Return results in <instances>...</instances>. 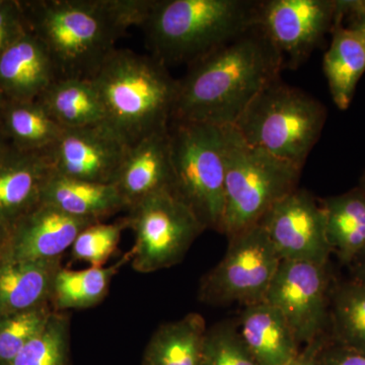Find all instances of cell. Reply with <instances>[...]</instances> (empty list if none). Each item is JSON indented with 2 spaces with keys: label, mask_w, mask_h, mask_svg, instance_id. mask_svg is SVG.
<instances>
[{
  "label": "cell",
  "mask_w": 365,
  "mask_h": 365,
  "mask_svg": "<svg viewBox=\"0 0 365 365\" xmlns=\"http://www.w3.org/2000/svg\"><path fill=\"white\" fill-rule=\"evenodd\" d=\"M284 68L280 53L257 26L189 64L178 79L172 121L232 126Z\"/></svg>",
  "instance_id": "6da1fadb"
},
{
  "label": "cell",
  "mask_w": 365,
  "mask_h": 365,
  "mask_svg": "<svg viewBox=\"0 0 365 365\" xmlns=\"http://www.w3.org/2000/svg\"><path fill=\"white\" fill-rule=\"evenodd\" d=\"M155 0L21 2L28 31L44 44L60 78L91 79L130 26L143 28Z\"/></svg>",
  "instance_id": "7a4b0ae2"
},
{
  "label": "cell",
  "mask_w": 365,
  "mask_h": 365,
  "mask_svg": "<svg viewBox=\"0 0 365 365\" xmlns=\"http://www.w3.org/2000/svg\"><path fill=\"white\" fill-rule=\"evenodd\" d=\"M106 123L132 146L170 126L178 79L155 56L115 49L93 78Z\"/></svg>",
  "instance_id": "3957f363"
},
{
  "label": "cell",
  "mask_w": 365,
  "mask_h": 365,
  "mask_svg": "<svg viewBox=\"0 0 365 365\" xmlns=\"http://www.w3.org/2000/svg\"><path fill=\"white\" fill-rule=\"evenodd\" d=\"M260 1L155 0L143 29L165 66L192 63L258 26Z\"/></svg>",
  "instance_id": "277c9868"
},
{
  "label": "cell",
  "mask_w": 365,
  "mask_h": 365,
  "mask_svg": "<svg viewBox=\"0 0 365 365\" xmlns=\"http://www.w3.org/2000/svg\"><path fill=\"white\" fill-rule=\"evenodd\" d=\"M326 121L325 106L279 78L254 98L232 127L251 145L302 169Z\"/></svg>",
  "instance_id": "5b68a950"
},
{
  "label": "cell",
  "mask_w": 365,
  "mask_h": 365,
  "mask_svg": "<svg viewBox=\"0 0 365 365\" xmlns=\"http://www.w3.org/2000/svg\"><path fill=\"white\" fill-rule=\"evenodd\" d=\"M225 128V218L227 237L261 222L297 189L302 169L255 148L232 126Z\"/></svg>",
  "instance_id": "8992f818"
},
{
  "label": "cell",
  "mask_w": 365,
  "mask_h": 365,
  "mask_svg": "<svg viewBox=\"0 0 365 365\" xmlns=\"http://www.w3.org/2000/svg\"><path fill=\"white\" fill-rule=\"evenodd\" d=\"M172 189L206 230L222 232L225 218V128L170 121Z\"/></svg>",
  "instance_id": "52a82bcc"
},
{
  "label": "cell",
  "mask_w": 365,
  "mask_h": 365,
  "mask_svg": "<svg viewBox=\"0 0 365 365\" xmlns=\"http://www.w3.org/2000/svg\"><path fill=\"white\" fill-rule=\"evenodd\" d=\"M126 216L135 242L131 266L153 273L177 265L205 227L172 188L146 196L128 208Z\"/></svg>",
  "instance_id": "ba28073f"
},
{
  "label": "cell",
  "mask_w": 365,
  "mask_h": 365,
  "mask_svg": "<svg viewBox=\"0 0 365 365\" xmlns=\"http://www.w3.org/2000/svg\"><path fill=\"white\" fill-rule=\"evenodd\" d=\"M228 241L222 260L201 280L199 299L211 306L263 302L282 261L267 232L259 222Z\"/></svg>",
  "instance_id": "9c48e42d"
},
{
  "label": "cell",
  "mask_w": 365,
  "mask_h": 365,
  "mask_svg": "<svg viewBox=\"0 0 365 365\" xmlns=\"http://www.w3.org/2000/svg\"><path fill=\"white\" fill-rule=\"evenodd\" d=\"M331 287L328 265L282 260L264 302L282 314L304 346L328 334Z\"/></svg>",
  "instance_id": "30bf717a"
},
{
  "label": "cell",
  "mask_w": 365,
  "mask_h": 365,
  "mask_svg": "<svg viewBox=\"0 0 365 365\" xmlns=\"http://www.w3.org/2000/svg\"><path fill=\"white\" fill-rule=\"evenodd\" d=\"M336 21V0H267L259 6L258 26L289 68L309 58Z\"/></svg>",
  "instance_id": "8fae6325"
},
{
  "label": "cell",
  "mask_w": 365,
  "mask_h": 365,
  "mask_svg": "<svg viewBox=\"0 0 365 365\" xmlns=\"http://www.w3.org/2000/svg\"><path fill=\"white\" fill-rule=\"evenodd\" d=\"M281 260L328 265L331 252L326 216L321 200L309 191L295 189L262 218Z\"/></svg>",
  "instance_id": "7c38bea8"
},
{
  "label": "cell",
  "mask_w": 365,
  "mask_h": 365,
  "mask_svg": "<svg viewBox=\"0 0 365 365\" xmlns=\"http://www.w3.org/2000/svg\"><path fill=\"white\" fill-rule=\"evenodd\" d=\"M131 146L106 122L66 129L48 150L52 170L81 181L115 184Z\"/></svg>",
  "instance_id": "4fadbf2b"
},
{
  "label": "cell",
  "mask_w": 365,
  "mask_h": 365,
  "mask_svg": "<svg viewBox=\"0 0 365 365\" xmlns=\"http://www.w3.org/2000/svg\"><path fill=\"white\" fill-rule=\"evenodd\" d=\"M97 222H100L76 217L42 202L14 223L0 256L14 260L60 258L71 248L81 230Z\"/></svg>",
  "instance_id": "5bb4252c"
},
{
  "label": "cell",
  "mask_w": 365,
  "mask_h": 365,
  "mask_svg": "<svg viewBox=\"0 0 365 365\" xmlns=\"http://www.w3.org/2000/svg\"><path fill=\"white\" fill-rule=\"evenodd\" d=\"M53 174L48 151L26 153L11 144L0 151V218L14 223L42 203Z\"/></svg>",
  "instance_id": "9a60e30c"
},
{
  "label": "cell",
  "mask_w": 365,
  "mask_h": 365,
  "mask_svg": "<svg viewBox=\"0 0 365 365\" xmlns=\"http://www.w3.org/2000/svg\"><path fill=\"white\" fill-rule=\"evenodd\" d=\"M58 79L49 52L30 31L0 55V91L6 102H35Z\"/></svg>",
  "instance_id": "2e32d148"
},
{
  "label": "cell",
  "mask_w": 365,
  "mask_h": 365,
  "mask_svg": "<svg viewBox=\"0 0 365 365\" xmlns=\"http://www.w3.org/2000/svg\"><path fill=\"white\" fill-rule=\"evenodd\" d=\"M169 127L132 145L125 158L115 185L128 208L160 190L172 188Z\"/></svg>",
  "instance_id": "e0dca14e"
},
{
  "label": "cell",
  "mask_w": 365,
  "mask_h": 365,
  "mask_svg": "<svg viewBox=\"0 0 365 365\" xmlns=\"http://www.w3.org/2000/svg\"><path fill=\"white\" fill-rule=\"evenodd\" d=\"M62 257L49 260H14L0 256V317L51 304Z\"/></svg>",
  "instance_id": "ac0fdd59"
},
{
  "label": "cell",
  "mask_w": 365,
  "mask_h": 365,
  "mask_svg": "<svg viewBox=\"0 0 365 365\" xmlns=\"http://www.w3.org/2000/svg\"><path fill=\"white\" fill-rule=\"evenodd\" d=\"M237 328L260 365H287L302 350L287 319L267 302L245 307Z\"/></svg>",
  "instance_id": "d6986e66"
},
{
  "label": "cell",
  "mask_w": 365,
  "mask_h": 365,
  "mask_svg": "<svg viewBox=\"0 0 365 365\" xmlns=\"http://www.w3.org/2000/svg\"><path fill=\"white\" fill-rule=\"evenodd\" d=\"M42 202L55 206L67 215L93 222H103L128 209L115 184L81 181L54 173L46 182Z\"/></svg>",
  "instance_id": "ffe728a7"
},
{
  "label": "cell",
  "mask_w": 365,
  "mask_h": 365,
  "mask_svg": "<svg viewBox=\"0 0 365 365\" xmlns=\"http://www.w3.org/2000/svg\"><path fill=\"white\" fill-rule=\"evenodd\" d=\"M323 68L334 104L345 111L351 105L365 72V42L352 29L343 26L342 21L334 26Z\"/></svg>",
  "instance_id": "44dd1931"
},
{
  "label": "cell",
  "mask_w": 365,
  "mask_h": 365,
  "mask_svg": "<svg viewBox=\"0 0 365 365\" xmlns=\"http://www.w3.org/2000/svg\"><path fill=\"white\" fill-rule=\"evenodd\" d=\"M321 202L331 252L349 266L365 250V194L355 187Z\"/></svg>",
  "instance_id": "7402d4cb"
},
{
  "label": "cell",
  "mask_w": 365,
  "mask_h": 365,
  "mask_svg": "<svg viewBox=\"0 0 365 365\" xmlns=\"http://www.w3.org/2000/svg\"><path fill=\"white\" fill-rule=\"evenodd\" d=\"M206 331L197 313L163 324L146 346L143 365H200Z\"/></svg>",
  "instance_id": "603a6c76"
},
{
  "label": "cell",
  "mask_w": 365,
  "mask_h": 365,
  "mask_svg": "<svg viewBox=\"0 0 365 365\" xmlns=\"http://www.w3.org/2000/svg\"><path fill=\"white\" fill-rule=\"evenodd\" d=\"M0 120L9 144L26 153L49 150L66 131L39 101L6 102L0 108Z\"/></svg>",
  "instance_id": "cb8c5ba5"
},
{
  "label": "cell",
  "mask_w": 365,
  "mask_h": 365,
  "mask_svg": "<svg viewBox=\"0 0 365 365\" xmlns=\"http://www.w3.org/2000/svg\"><path fill=\"white\" fill-rule=\"evenodd\" d=\"M38 101L66 129L106 121L102 100L91 79L60 78Z\"/></svg>",
  "instance_id": "d4e9b609"
},
{
  "label": "cell",
  "mask_w": 365,
  "mask_h": 365,
  "mask_svg": "<svg viewBox=\"0 0 365 365\" xmlns=\"http://www.w3.org/2000/svg\"><path fill=\"white\" fill-rule=\"evenodd\" d=\"M131 251L109 267L69 270L62 267L53 287L51 306L55 312L86 309L97 307L107 297L113 278L131 262Z\"/></svg>",
  "instance_id": "484cf974"
},
{
  "label": "cell",
  "mask_w": 365,
  "mask_h": 365,
  "mask_svg": "<svg viewBox=\"0 0 365 365\" xmlns=\"http://www.w3.org/2000/svg\"><path fill=\"white\" fill-rule=\"evenodd\" d=\"M328 334L334 342L365 354V282L349 279L331 287Z\"/></svg>",
  "instance_id": "4316f807"
},
{
  "label": "cell",
  "mask_w": 365,
  "mask_h": 365,
  "mask_svg": "<svg viewBox=\"0 0 365 365\" xmlns=\"http://www.w3.org/2000/svg\"><path fill=\"white\" fill-rule=\"evenodd\" d=\"M71 317L54 312L47 326L4 365H69Z\"/></svg>",
  "instance_id": "83f0119b"
},
{
  "label": "cell",
  "mask_w": 365,
  "mask_h": 365,
  "mask_svg": "<svg viewBox=\"0 0 365 365\" xmlns=\"http://www.w3.org/2000/svg\"><path fill=\"white\" fill-rule=\"evenodd\" d=\"M51 304L0 317V365L7 364L47 326Z\"/></svg>",
  "instance_id": "f1b7e54d"
},
{
  "label": "cell",
  "mask_w": 365,
  "mask_h": 365,
  "mask_svg": "<svg viewBox=\"0 0 365 365\" xmlns=\"http://www.w3.org/2000/svg\"><path fill=\"white\" fill-rule=\"evenodd\" d=\"M129 228L126 217L113 223H93L79 232L71 246L73 260L86 262L91 267H105L118 251L124 230Z\"/></svg>",
  "instance_id": "f546056e"
},
{
  "label": "cell",
  "mask_w": 365,
  "mask_h": 365,
  "mask_svg": "<svg viewBox=\"0 0 365 365\" xmlns=\"http://www.w3.org/2000/svg\"><path fill=\"white\" fill-rule=\"evenodd\" d=\"M200 365H260L230 322L207 329Z\"/></svg>",
  "instance_id": "4dcf8cb0"
},
{
  "label": "cell",
  "mask_w": 365,
  "mask_h": 365,
  "mask_svg": "<svg viewBox=\"0 0 365 365\" xmlns=\"http://www.w3.org/2000/svg\"><path fill=\"white\" fill-rule=\"evenodd\" d=\"M26 30L21 2L0 0V55Z\"/></svg>",
  "instance_id": "1f68e13d"
},
{
  "label": "cell",
  "mask_w": 365,
  "mask_h": 365,
  "mask_svg": "<svg viewBox=\"0 0 365 365\" xmlns=\"http://www.w3.org/2000/svg\"><path fill=\"white\" fill-rule=\"evenodd\" d=\"M319 365H365V354L338 344L327 336L319 354Z\"/></svg>",
  "instance_id": "d6a6232c"
},
{
  "label": "cell",
  "mask_w": 365,
  "mask_h": 365,
  "mask_svg": "<svg viewBox=\"0 0 365 365\" xmlns=\"http://www.w3.org/2000/svg\"><path fill=\"white\" fill-rule=\"evenodd\" d=\"M327 336H328V334L314 341V342L309 343V344L304 345L300 350L299 355L287 365H319V354L322 346L325 342Z\"/></svg>",
  "instance_id": "836d02e7"
},
{
  "label": "cell",
  "mask_w": 365,
  "mask_h": 365,
  "mask_svg": "<svg viewBox=\"0 0 365 365\" xmlns=\"http://www.w3.org/2000/svg\"><path fill=\"white\" fill-rule=\"evenodd\" d=\"M338 16H365V0H336Z\"/></svg>",
  "instance_id": "e575fe53"
},
{
  "label": "cell",
  "mask_w": 365,
  "mask_h": 365,
  "mask_svg": "<svg viewBox=\"0 0 365 365\" xmlns=\"http://www.w3.org/2000/svg\"><path fill=\"white\" fill-rule=\"evenodd\" d=\"M351 279L365 282V250L349 265Z\"/></svg>",
  "instance_id": "d590c367"
},
{
  "label": "cell",
  "mask_w": 365,
  "mask_h": 365,
  "mask_svg": "<svg viewBox=\"0 0 365 365\" xmlns=\"http://www.w3.org/2000/svg\"><path fill=\"white\" fill-rule=\"evenodd\" d=\"M350 24L348 28L355 31L365 42V16H348Z\"/></svg>",
  "instance_id": "8d00e7d4"
},
{
  "label": "cell",
  "mask_w": 365,
  "mask_h": 365,
  "mask_svg": "<svg viewBox=\"0 0 365 365\" xmlns=\"http://www.w3.org/2000/svg\"><path fill=\"white\" fill-rule=\"evenodd\" d=\"M11 235V227L0 218V253L6 249Z\"/></svg>",
  "instance_id": "74e56055"
},
{
  "label": "cell",
  "mask_w": 365,
  "mask_h": 365,
  "mask_svg": "<svg viewBox=\"0 0 365 365\" xmlns=\"http://www.w3.org/2000/svg\"><path fill=\"white\" fill-rule=\"evenodd\" d=\"M9 143L7 141L6 134H4V128H2L1 120H0V151L4 150L9 145Z\"/></svg>",
  "instance_id": "f35d334b"
},
{
  "label": "cell",
  "mask_w": 365,
  "mask_h": 365,
  "mask_svg": "<svg viewBox=\"0 0 365 365\" xmlns=\"http://www.w3.org/2000/svg\"><path fill=\"white\" fill-rule=\"evenodd\" d=\"M357 187H359V188H360V190H361V191L365 194V170L364 174H362V176L360 177L359 184Z\"/></svg>",
  "instance_id": "ab89813d"
},
{
  "label": "cell",
  "mask_w": 365,
  "mask_h": 365,
  "mask_svg": "<svg viewBox=\"0 0 365 365\" xmlns=\"http://www.w3.org/2000/svg\"><path fill=\"white\" fill-rule=\"evenodd\" d=\"M4 104H6V98H4V95H2L1 91H0V108Z\"/></svg>",
  "instance_id": "60d3db41"
}]
</instances>
